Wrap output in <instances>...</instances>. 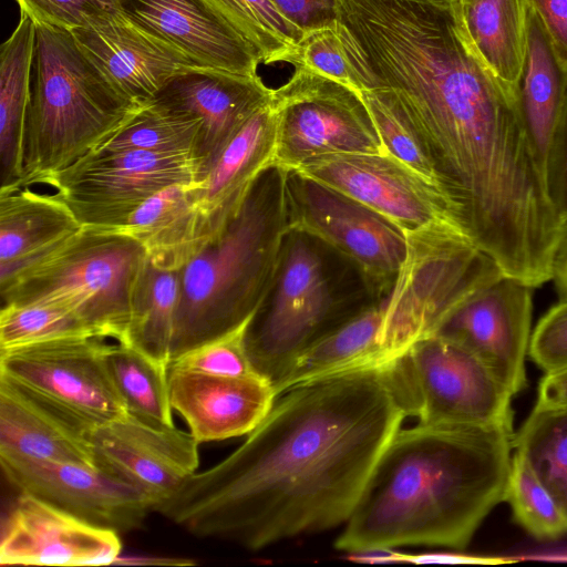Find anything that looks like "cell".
I'll return each mask as SVG.
<instances>
[{"label": "cell", "mask_w": 567, "mask_h": 567, "mask_svg": "<svg viewBox=\"0 0 567 567\" xmlns=\"http://www.w3.org/2000/svg\"><path fill=\"white\" fill-rule=\"evenodd\" d=\"M405 417L381 368L291 388L241 445L155 512L194 536L251 551L336 528Z\"/></svg>", "instance_id": "6da1fadb"}, {"label": "cell", "mask_w": 567, "mask_h": 567, "mask_svg": "<svg viewBox=\"0 0 567 567\" xmlns=\"http://www.w3.org/2000/svg\"><path fill=\"white\" fill-rule=\"evenodd\" d=\"M380 86L395 92L441 174L466 179L501 165L524 135L518 89L483 61L460 0H336Z\"/></svg>", "instance_id": "7a4b0ae2"}, {"label": "cell", "mask_w": 567, "mask_h": 567, "mask_svg": "<svg viewBox=\"0 0 567 567\" xmlns=\"http://www.w3.org/2000/svg\"><path fill=\"white\" fill-rule=\"evenodd\" d=\"M503 429H400L380 456L338 550L403 546L464 549L504 495L513 435Z\"/></svg>", "instance_id": "3957f363"}, {"label": "cell", "mask_w": 567, "mask_h": 567, "mask_svg": "<svg viewBox=\"0 0 567 567\" xmlns=\"http://www.w3.org/2000/svg\"><path fill=\"white\" fill-rule=\"evenodd\" d=\"M287 171L267 169L239 213L179 270L171 360L259 310L270 292L290 231Z\"/></svg>", "instance_id": "277c9868"}, {"label": "cell", "mask_w": 567, "mask_h": 567, "mask_svg": "<svg viewBox=\"0 0 567 567\" xmlns=\"http://www.w3.org/2000/svg\"><path fill=\"white\" fill-rule=\"evenodd\" d=\"M90 60L71 31L35 23L23 173L41 184L86 154L138 106Z\"/></svg>", "instance_id": "5b68a950"}, {"label": "cell", "mask_w": 567, "mask_h": 567, "mask_svg": "<svg viewBox=\"0 0 567 567\" xmlns=\"http://www.w3.org/2000/svg\"><path fill=\"white\" fill-rule=\"evenodd\" d=\"M146 259L143 245L125 233L81 227L0 286L1 306L61 302L97 337L125 343L131 295Z\"/></svg>", "instance_id": "8992f818"}, {"label": "cell", "mask_w": 567, "mask_h": 567, "mask_svg": "<svg viewBox=\"0 0 567 567\" xmlns=\"http://www.w3.org/2000/svg\"><path fill=\"white\" fill-rule=\"evenodd\" d=\"M406 238V258L385 297L375 301L385 362L434 334L468 295L504 275L467 236L434 231Z\"/></svg>", "instance_id": "52a82bcc"}, {"label": "cell", "mask_w": 567, "mask_h": 567, "mask_svg": "<svg viewBox=\"0 0 567 567\" xmlns=\"http://www.w3.org/2000/svg\"><path fill=\"white\" fill-rule=\"evenodd\" d=\"M396 403L424 424L513 430L514 396L470 350L422 338L380 367Z\"/></svg>", "instance_id": "ba28073f"}, {"label": "cell", "mask_w": 567, "mask_h": 567, "mask_svg": "<svg viewBox=\"0 0 567 567\" xmlns=\"http://www.w3.org/2000/svg\"><path fill=\"white\" fill-rule=\"evenodd\" d=\"M311 239L288 233L270 292L247 330L250 360L274 388L301 352L351 315L340 311L324 260Z\"/></svg>", "instance_id": "9c48e42d"}, {"label": "cell", "mask_w": 567, "mask_h": 567, "mask_svg": "<svg viewBox=\"0 0 567 567\" xmlns=\"http://www.w3.org/2000/svg\"><path fill=\"white\" fill-rule=\"evenodd\" d=\"M271 104L275 166L285 171L333 156L388 154L360 94L332 79L293 69Z\"/></svg>", "instance_id": "30bf717a"}, {"label": "cell", "mask_w": 567, "mask_h": 567, "mask_svg": "<svg viewBox=\"0 0 567 567\" xmlns=\"http://www.w3.org/2000/svg\"><path fill=\"white\" fill-rule=\"evenodd\" d=\"M199 183L200 164L192 154L89 151L41 184L56 190L82 227L120 229L157 192Z\"/></svg>", "instance_id": "8fae6325"}, {"label": "cell", "mask_w": 567, "mask_h": 567, "mask_svg": "<svg viewBox=\"0 0 567 567\" xmlns=\"http://www.w3.org/2000/svg\"><path fill=\"white\" fill-rule=\"evenodd\" d=\"M290 230L327 244L375 289L388 290L408 255V238L392 221L355 199L287 171Z\"/></svg>", "instance_id": "7c38bea8"}, {"label": "cell", "mask_w": 567, "mask_h": 567, "mask_svg": "<svg viewBox=\"0 0 567 567\" xmlns=\"http://www.w3.org/2000/svg\"><path fill=\"white\" fill-rule=\"evenodd\" d=\"M292 172L368 206L396 225L405 236L446 231L472 239L454 202L388 154L333 156Z\"/></svg>", "instance_id": "4fadbf2b"}, {"label": "cell", "mask_w": 567, "mask_h": 567, "mask_svg": "<svg viewBox=\"0 0 567 567\" xmlns=\"http://www.w3.org/2000/svg\"><path fill=\"white\" fill-rule=\"evenodd\" d=\"M107 344L73 337L0 351V374L95 422L115 420L127 409L105 363Z\"/></svg>", "instance_id": "5bb4252c"}, {"label": "cell", "mask_w": 567, "mask_h": 567, "mask_svg": "<svg viewBox=\"0 0 567 567\" xmlns=\"http://www.w3.org/2000/svg\"><path fill=\"white\" fill-rule=\"evenodd\" d=\"M533 287L506 275L468 295L434 334L474 353L513 394L527 385Z\"/></svg>", "instance_id": "9a60e30c"}, {"label": "cell", "mask_w": 567, "mask_h": 567, "mask_svg": "<svg viewBox=\"0 0 567 567\" xmlns=\"http://www.w3.org/2000/svg\"><path fill=\"white\" fill-rule=\"evenodd\" d=\"M6 480L89 524L125 534L142 527L154 505L138 489L92 465L39 461L0 453Z\"/></svg>", "instance_id": "2e32d148"}, {"label": "cell", "mask_w": 567, "mask_h": 567, "mask_svg": "<svg viewBox=\"0 0 567 567\" xmlns=\"http://www.w3.org/2000/svg\"><path fill=\"white\" fill-rule=\"evenodd\" d=\"M90 442L97 467L143 493L154 512L199 465V443L189 432L130 412L97 423Z\"/></svg>", "instance_id": "e0dca14e"}, {"label": "cell", "mask_w": 567, "mask_h": 567, "mask_svg": "<svg viewBox=\"0 0 567 567\" xmlns=\"http://www.w3.org/2000/svg\"><path fill=\"white\" fill-rule=\"evenodd\" d=\"M120 534L19 493L1 525L0 565L105 566L121 554Z\"/></svg>", "instance_id": "ac0fdd59"}, {"label": "cell", "mask_w": 567, "mask_h": 567, "mask_svg": "<svg viewBox=\"0 0 567 567\" xmlns=\"http://www.w3.org/2000/svg\"><path fill=\"white\" fill-rule=\"evenodd\" d=\"M272 93L274 89L258 74L196 66L171 78L151 102L200 121L195 156L200 164L202 182L225 144L256 111L271 101Z\"/></svg>", "instance_id": "d6986e66"}, {"label": "cell", "mask_w": 567, "mask_h": 567, "mask_svg": "<svg viewBox=\"0 0 567 567\" xmlns=\"http://www.w3.org/2000/svg\"><path fill=\"white\" fill-rule=\"evenodd\" d=\"M71 32L111 83L137 104L153 101L171 78L197 66L121 9L102 22Z\"/></svg>", "instance_id": "ffe728a7"}, {"label": "cell", "mask_w": 567, "mask_h": 567, "mask_svg": "<svg viewBox=\"0 0 567 567\" xmlns=\"http://www.w3.org/2000/svg\"><path fill=\"white\" fill-rule=\"evenodd\" d=\"M97 423L0 374V453L97 467L90 442Z\"/></svg>", "instance_id": "44dd1931"}, {"label": "cell", "mask_w": 567, "mask_h": 567, "mask_svg": "<svg viewBox=\"0 0 567 567\" xmlns=\"http://www.w3.org/2000/svg\"><path fill=\"white\" fill-rule=\"evenodd\" d=\"M117 1L128 18L197 66L257 75L260 55L208 0Z\"/></svg>", "instance_id": "7402d4cb"}, {"label": "cell", "mask_w": 567, "mask_h": 567, "mask_svg": "<svg viewBox=\"0 0 567 567\" xmlns=\"http://www.w3.org/2000/svg\"><path fill=\"white\" fill-rule=\"evenodd\" d=\"M168 388L173 410L199 444L248 435L277 398L261 375L220 377L171 367Z\"/></svg>", "instance_id": "603a6c76"}, {"label": "cell", "mask_w": 567, "mask_h": 567, "mask_svg": "<svg viewBox=\"0 0 567 567\" xmlns=\"http://www.w3.org/2000/svg\"><path fill=\"white\" fill-rule=\"evenodd\" d=\"M275 155L276 115L270 101L231 136L192 188L205 244L239 213L256 182L275 166Z\"/></svg>", "instance_id": "cb8c5ba5"}, {"label": "cell", "mask_w": 567, "mask_h": 567, "mask_svg": "<svg viewBox=\"0 0 567 567\" xmlns=\"http://www.w3.org/2000/svg\"><path fill=\"white\" fill-rule=\"evenodd\" d=\"M81 227L55 194L0 187V286Z\"/></svg>", "instance_id": "d4e9b609"}, {"label": "cell", "mask_w": 567, "mask_h": 567, "mask_svg": "<svg viewBox=\"0 0 567 567\" xmlns=\"http://www.w3.org/2000/svg\"><path fill=\"white\" fill-rule=\"evenodd\" d=\"M518 94L526 132L546 181L567 99V70L560 64L538 16L529 6Z\"/></svg>", "instance_id": "484cf974"}, {"label": "cell", "mask_w": 567, "mask_h": 567, "mask_svg": "<svg viewBox=\"0 0 567 567\" xmlns=\"http://www.w3.org/2000/svg\"><path fill=\"white\" fill-rule=\"evenodd\" d=\"M380 331L381 316L375 302L359 308L296 358L275 385L276 394L318 380L382 367L385 355Z\"/></svg>", "instance_id": "4316f807"}, {"label": "cell", "mask_w": 567, "mask_h": 567, "mask_svg": "<svg viewBox=\"0 0 567 567\" xmlns=\"http://www.w3.org/2000/svg\"><path fill=\"white\" fill-rule=\"evenodd\" d=\"M174 184L146 199L114 229L137 239L157 268L181 270L205 245L192 188Z\"/></svg>", "instance_id": "83f0119b"}, {"label": "cell", "mask_w": 567, "mask_h": 567, "mask_svg": "<svg viewBox=\"0 0 567 567\" xmlns=\"http://www.w3.org/2000/svg\"><path fill=\"white\" fill-rule=\"evenodd\" d=\"M35 23L21 18L0 47V176L1 187H16L23 173Z\"/></svg>", "instance_id": "f1b7e54d"}, {"label": "cell", "mask_w": 567, "mask_h": 567, "mask_svg": "<svg viewBox=\"0 0 567 567\" xmlns=\"http://www.w3.org/2000/svg\"><path fill=\"white\" fill-rule=\"evenodd\" d=\"M472 42L504 82L519 86L526 47V0H460Z\"/></svg>", "instance_id": "f546056e"}, {"label": "cell", "mask_w": 567, "mask_h": 567, "mask_svg": "<svg viewBox=\"0 0 567 567\" xmlns=\"http://www.w3.org/2000/svg\"><path fill=\"white\" fill-rule=\"evenodd\" d=\"M179 289V270L157 268L147 258L131 295L130 323L124 344L167 367Z\"/></svg>", "instance_id": "4dcf8cb0"}, {"label": "cell", "mask_w": 567, "mask_h": 567, "mask_svg": "<svg viewBox=\"0 0 567 567\" xmlns=\"http://www.w3.org/2000/svg\"><path fill=\"white\" fill-rule=\"evenodd\" d=\"M513 449L567 517V405L536 403Z\"/></svg>", "instance_id": "1f68e13d"}, {"label": "cell", "mask_w": 567, "mask_h": 567, "mask_svg": "<svg viewBox=\"0 0 567 567\" xmlns=\"http://www.w3.org/2000/svg\"><path fill=\"white\" fill-rule=\"evenodd\" d=\"M286 63L332 79L358 93L380 86L362 47L337 18L303 31Z\"/></svg>", "instance_id": "d6a6232c"}, {"label": "cell", "mask_w": 567, "mask_h": 567, "mask_svg": "<svg viewBox=\"0 0 567 567\" xmlns=\"http://www.w3.org/2000/svg\"><path fill=\"white\" fill-rule=\"evenodd\" d=\"M200 128L198 118L148 102L138 106L90 151H145L195 156Z\"/></svg>", "instance_id": "836d02e7"}, {"label": "cell", "mask_w": 567, "mask_h": 567, "mask_svg": "<svg viewBox=\"0 0 567 567\" xmlns=\"http://www.w3.org/2000/svg\"><path fill=\"white\" fill-rule=\"evenodd\" d=\"M105 363L127 412L151 423L174 425L168 368L131 346L107 344Z\"/></svg>", "instance_id": "e575fe53"}, {"label": "cell", "mask_w": 567, "mask_h": 567, "mask_svg": "<svg viewBox=\"0 0 567 567\" xmlns=\"http://www.w3.org/2000/svg\"><path fill=\"white\" fill-rule=\"evenodd\" d=\"M359 94L370 113L388 155L447 195L440 172L422 135L395 92L390 87L379 86L361 91Z\"/></svg>", "instance_id": "d590c367"}, {"label": "cell", "mask_w": 567, "mask_h": 567, "mask_svg": "<svg viewBox=\"0 0 567 567\" xmlns=\"http://www.w3.org/2000/svg\"><path fill=\"white\" fill-rule=\"evenodd\" d=\"M258 52L261 62H286L303 31L271 0H208Z\"/></svg>", "instance_id": "8d00e7d4"}, {"label": "cell", "mask_w": 567, "mask_h": 567, "mask_svg": "<svg viewBox=\"0 0 567 567\" xmlns=\"http://www.w3.org/2000/svg\"><path fill=\"white\" fill-rule=\"evenodd\" d=\"M73 337L97 336L74 309L64 303L1 306L0 351Z\"/></svg>", "instance_id": "74e56055"}, {"label": "cell", "mask_w": 567, "mask_h": 567, "mask_svg": "<svg viewBox=\"0 0 567 567\" xmlns=\"http://www.w3.org/2000/svg\"><path fill=\"white\" fill-rule=\"evenodd\" d=\"M504 501L514 519L539 540H555L567 534V517L527 465L514 454Z\"/></svg>", "instance_id": "f35d334b"}, {"label": "cell", "mask_w": 567, "mask_h": 567, "mask_svg": "<svg viewBox=\"0 0 567 567\" xmlns=\"http://www.w3.org/2000/svg\"><path fill=\"white\" fill-rule=\"evenodd\" d=\"M252 318L236 329L174 358L169 367L220 377L260 375L250 360L246 342L247 330Z\"/></svg>", "instance_id": "ab89813d"}, {"label": "cell", "mask_w": 567, "mask_h": 567, "mask_svg": "<svg viewBox=\"0 0 567 567\" xmlns=\"http://www.w3.org/2000/svg\"><path fill=\"white\" fill-rule=\"evenodd\" d=\"M21 14L34 23L75 30L87 28L113 16L118 9L117 0H16Z\"/></svg>", "instance_id": "60d3db41"}, {"label": "cell", "mask_w": 567, "mask_h": 567, "mask_svg": "<svg viewBox=\"0 0 567 567\" xmlns=\"http://www.w3.org/2000/svg\"><path fill=\"white\" fill-rule=\"evenodd\" d=\"M528 357L545 373L567 368V299H559L539 319Z\"/></svg>", "instance_id": "b9f144b4"}, {"label": "cell", "mask_w": 567, "mask_h": 567, "mask_svg": "<svg viewBox=\"0 0 567 567\" xmlns=\"http://www.w3.org/2000/svg\"><path fill=\"white\" fill-rule=\"evenodd\" d=\"M550 200L567 226V99L546 175Z\"/></svg>", "instance_id": "7bdbcfd3"}, {"label": "cell", "mask_w": 567, "mask_h": 567, "mask_svg": "<svg viewBox=\"0 0 567 567\" xmlns=\"http://www.w3.org/2000/svg\"><path fill=\"white\" fill-rule=\"evenodd\" d=\"M538 16L555 53L567 70V0H526Z\"/></svg>", "instance_id": "ee69618b"}, {"label": "cell", "mask_w": 567, "mask_h": 567, "mask_svg": "<svg viewBox=\"0 0 567 567\" xmlns=\"http://www.w3.org/2000/svg\"><path fill=\"white\" fill-rule=\"evenodd\" d=\"M302 31L333 21L336 0H271Z\"/></svg>", "instance_id": "f6af8a7d"}, {"label": "cell", "mask_w": 567, "mask_h": 567, "mask_svg": "<svg viewBox=\"0 0 567 567\" xmlns=\"http://www.w3.org/2000/svg\"><path fill=\"white\" fill-rule=\"evenodd\" d=\"M536 403L567 405V368L545 373L539 382Z\"/></svg>", "instance_id": "bcb514c9"}, {"label": "cell", "mask_w": 567, "mask_h": 567, "mask_svg": "<svg viewBox=\"0 0 567 567\" xmlns=\"http://www.w3.org/2000/svg\"><path fill=\"white\" fill-rule=\"evenodd\" d=\"M348 558L359 563H405V553L389 547H374L348 553Z\"/></svg>", "instance_id": "7dc6e473"}, {"label": "cell", "mask_w": 567, "mask_h": 567, "mask_svg": "<svg viewBox=\"0 0 567 567\" xmlns=\"http://www.w3.org/2000/svg\"><path fill=\"white\" fill-rule=\"evenodd\" d=\"M559 299L567 298V234L556 256L553 279Z\"/></svg>", "instance_id": "c3c4849f"}, {"label": "cell", "mask_w": 567, "mask_h": 567, "mask_svg": "<svg viewBox=\"0 0 567 567\" xmlns=\"http://www.w3.org/2000/svg\"><path fill=\"white\" fill-rule=\"evenodd\" d=\"M423 1H431V2H447L452 0H423Z\"/></svg>", "instance_id": "681fc988"}]
</instances>
